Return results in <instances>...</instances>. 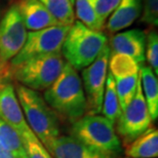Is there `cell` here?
<instances>
[{
    "instance_id": "9",
    "label": "cell",
    "mask_w": 158,
    "mask_h": 158,
    "mask_svg": "<svg viewBox=\"0 0 158 158\" xmlns=\"http://www.w3.org/2000/svg\"><path fill=\"white\" fill-rule=\"evenodd\" d=\"M27 34L17 5H11L0 19V63L6 70L10 61L24 46Z\"/></svg>"
},
{
    "instance_id": "23",
    "label": "cell",
    "mask_w": 158,
    "mask_h": 158,
    "mask_svg": "<svg viewBox=\"0 0 158 158\" xmlns=\"http://www.w3.org/2000/svg\"><path fill=\"white\" fill-rule=\"evenodd\" d=\"M145 60H147L149 67L154 74H158V35L156 31H151L146 36V49Z\"/></svg>"
},
{
    "instance_id": "18",
    "label": "cell",
    "mask_w": 158,
    "mask_h": 158,
    "mask_svg": "<svg viewBox=\"0 0 158 158\" xmlns=\"http://www.w3.org/2000/svg\"><path fill=\"white\" fill-rule=\"evenodd\" d=\"M101 113L104 117L110 120L114 125L121 114V108H120L117 93H116L115 80L109 72L107 74L105 93H104Z\"/></svg>"
},
{
    "instance_id": "10",
    "label": "cell",
    "mask_w": 158,
    "mask_h": 158,
    "mask_svg": "<svg viewBox=\"0 0 158 158\" xmlns=\"http://www.w3.org/2000/svg\"><path fill=\"white\" fill-rule=\"evenodd\" d=\"M0 118L11 126L24 141L37 139L25 119L15 86L8 78H2L0 81Z\"/></svg>"
},
{
    "instance_id": "13",
    "label": "cell",
    "mask_w": 158,
    "mask_h": 158,
    "mask_svg": "<svg viewBox=\"0 0 158 158\" xmlns=\"http://www.w3.org/2000/svg\"><path fill=\"white\" fill-rule=\"evenodd\" d=\"M15 5L25 27L29 32L60 24L39 0H19Z\"/></svg>"
},
{
    "instance_id": "4",
    "label": "cell",
    "mask_w": 158,
    "mask_h": 158,
    "mask_svg": "<svg viewBox=\"0 0 158 158\" xmlns=\"http://www.w3.org/2000/svg\"><path fill=\"white\" fill-rule=\"evenodd\" d=\"M66 61L61 52L39 56L8 67V76L35 91L47 89L59 77Z\"/></svg>"
},
{
    "instance_id": "29",
    "label": "cell",
    "mask_w": 158,
    "mask_h": 158,
    "mask_svg": "<svg viewBox=\"0 0 158 158\" xmlns=\"http://www.w3.org/2000/svg\"><path fill=\"white\" fill-rule=\"evenodd\" d=\"M71 2H72V3H73V4H74V0H71Z\"/></svg>"
},
{
    "instance_id": "28",
    "label": "cell",
    "mask_w": 158,
    "mask_h": 158,
    "mask_svg": "<svg viewBox=\"0 0 158 158\" xmlns=\"http://www.w3.org/2000/svg\"><path fill=\"white\" fill-rule=\"evenodd\" d=\"M0 78H9L8 70H6V69L2 67L1 63H0Z\"/></svg>"
},
{
    "instance_id": "31",
    "label": "cell",
    "mask_w": 158,
    "mask_h": 158,
    "mask_svg": "<svg viewBox=\"0 0 158 158\" xmlns=\"http://www.w3.org/2000/svg\"><path fill=\"white\" fill-rule=\"evenodd\" d=\"M124 158H129V157H124Z\"/></svg>"
},
{
    "instance_id": "26",
    "label": "cell",
    "mask_w": 158,
    "mask_h": 158,
    "mask_svg": "<svg viewBox=\"0 0 158 158\" xmlns=\"http://www.w3.org/2000/svg\"><path fill=\"white\" fill-rule=\"evenodd\" d=\"M119 1L120 0H94V8L100 20L105 23L110 15L114 11Z\"/></svg>"
},
{
    "instance_id": "19",
    "label": "cell",
    "mask_w": 158,
    "mask_h": 158,
    "mask_svg": "<svg viewBox=\"0 0 158 158\" xmlns=\"http://www.w3.org/2000/svg\"><path fill=\"white\" fill-rule=\"evenodd\" d=\"M0 145L15 158H28L23 138L1 118H0Z\"/></svg>"
},
{
    "instance_id": "5",
    "label": "cell",
    "mask_w": 158,
    "mask_h": 158,
    "mask_svg": "<svg viewBox=\"0 0 158 158\" xmlns=\"http://www.w3.org/2000/svg\"><path fill=\"white\" fill-rule=\"evenodd\" d=\"M70 135L88 147L118 157L122 145L114 124L100 114H85L71 124Z\"/></svg>"
},
{
    "instance_id": "25",
    "label": "cell",
    "mask_w": 158,
    "mask_h": 158,
    "mask_svg": "<svg viewBox=\"0 0 158 158\" xmlns=\"http://www.w3.org/2000/svg\"><path fill=\"white\" fill-rule=\"evenodd\" d=\"M24 145L28 158H53L38 139L26 140L24 141Z\"/></svg>"
},
{
    "instance_id": "14",
    "label": "cell",
    "mask_w": 158,
    "mask_h": 158,
    "mask_svg": "<svg viewBox=\"0 0 158 158\" xmlns=\"http://www.w3.org/2000/svg\"><path fill=\"white\" fill-rule=\"evenodd\" d=\"M142 6L143 0H120L108 18L107 30L110 33H116L129 27L140 17Z\"/></svg>"
},
{
    "instance_id": "24",
    "label": "cell",
    "mask_w": 158,
    "mask_h": 158,
    "mask_svg": "<svg viewBox=\"0 0 158 158\" xmlns=\"http://www.w3.org/2000/svg\"><path fill=\"white\" fill-rule=\"evenodd\" d=\"M142 21L150 26L158 25V0H143Z\"/></svg>"
},
{
    "instance_id": "6",
    "label": "cell",
    "mask_w": 158,
    "mask_h": 158,
    "mask_svg": "<svg viewBox=\"0 0 158 158\" xmlns=\"http://www.w3.org/2000/svg\"><path fill=\"white\" fill-rule=\"evenodd\" d=\"M152 122L147 104L142 93L140 80L132 100L121 111V114L115 123L116 134L122 146L126 147L139 135L150 128Z\"/></svg>"
},
{
    "instance_id": "16",
    "label": "cell",
    "mask_w": 158,
    "mask_h": 158,
    "mask_svg": "<svg viewBox=\"0 0 158 158\" xmlns=\"http://www.w3.org/2000/svg\"><path fill=\"white\" fill-rule=\"evenodd\" d=\"M141 87L152 121L158 119V80L149 66H141Z\"/></svg>"
},
{
    "instance_id": "27",
    "label": "cell",
    "mask_w": 158,
    "mask_h": 158,
    "mask_svg": "<svg viewBox=\"0 0 158 158\" xmlns=\"http://www.w3.org/2000/svg\"><path fill=\"white\" fill-rule=\"evenodd\" d=\"M0 158H15V157L0 145Z\"/></svg>"
},
{
    "instance_id": "2",
    "label": "cell",
    "mask_w": 158,
    "mask_h": 158,
    "mask_svg": "<svg viewBox=\"0 0 158 158\" xmlns=\"http://www.w3.org/2000/svg\"><path fill=\"white\" fill-rule=\"evenodd\" d=\"M15 89L28 125L47 150L61 135V119L38 91L21 84L15 85Z\"/></svg>"
},
{
    "instance_id": "3",
    "label": "cell",
    "mask_w": 158,
    "mask_h": 158,
    "mask_svg": "<svg viewBox=\"0 0 158 158\" xmlns=\"http://www.w3.org/2000/svg\"><path fill=\"white\" fill-rule=\"evenodd\" d=\"M107 44L108 38L103 32L88 29L75 21L65 37L61 53L66 62L79 71L94 63Z\"/></svg>"
},
{
    "instance_id": "7",
    "label": "cell",
    "mask_w": 158,
    "mask_h": 158,
    "mask_svg": "<svg viewBox=\"0 0 158 158\" xmlns=\"http://www.w3.org/2000/svg\"><path fill=\"white\" fill-rule=\"evenodd\" d=\"M71 25H56L38 31H30L20 52L11 60L8 67L39 56L61 52L63 42Z\"/></svg>"
},
{
    "instance_id": "1",
    "label": "cell",
    "mask_w": 158,
    "mask_h": 158,
    "mask_svg": "<svg viewBox=\"0 0 158 158\" xmlns=\"http://www.w3.org/2000/svg\"><path fill=\"white\" fill-rule=\"evenodd\" d=\"M43 99L60 119L70 124L86 114V99L81 77L67 62L56 81L44 90Z\"/></svg>"
},
{
    "instance_id": "21",
    "label": "cell",
    "mask_w": 158,
    "mask_h": 158,
    "mask_svg": "<svg viewBox=\"0 0 158 158\" xmlns=\"http://www.w3.org/2000/svg\"><path fill=\"white\" fill-rule=\"evenodd\" d=\"M50 15L62 25L70 26L75 22L74 4L71 0H39Z\"/></svg>"
},
{
    "instance_id": "22",
    "label": "cell",
    "mask_w": 158,
    "mask_h": 158,
    "mask_svg": "<svg viewBox=\"0 0 158 158\" xmlns=\"http://www.w3.org/2000/svg\"><path fill=\"white\" fill-rule=\"evenodd\" d=\"M114 80H115L116 93H117L119 105L122 111L131 103L135 91H137L139 81H140V73L125 78L114 79Z\"/></svg>"
},
{
    "instance_id": "12",
    "label": "cell",
    "mask_w": 158,
    "mask_h": 158,
    "mask_svg": "<svg viewBox=\"0 0 158 158\" xmlns=\"http://www.w3.org/2000/svg\"><path fill=\"white\" fill-rule=\"evenodd\" d=\"M53 158H117L88 147L71 135H60L47 149Z\"/></svg>"
},
{
    "instance_id": "11",
    "label": "cell",
    "mask_w": 158,
    "mask_h": 158,
    "mask_svg": "<svg viewBox=\"0 0 158 158\" xmlns=\"http://www.w3.org/2000/svg\"><path fill=\"white\" fill-rule=\"evenodd\" d=\"M112 52H119L131 56L140 66L145 63L146 34L139 29H131L117 33L112 37L109 44Z\"/></svg>"
},
{
    "instance_id": "30",
    "label": "cell",
    "mask_w": 158,
    "mask_h": 158,
    "mask_svg": "<svg viewBox=\"0 0 158 158\" xmlns=\"http://www.w3.org/2000/svg\"><path fill=\"white\" fill-rule=\"evenodd\" d=\"M1 79H2V78H0V81H1Z\"/></svg>"
},
{
    "instance_id": "20",
    "label": "cell",
    "mask_w": 158,
    "mask_h": 158,
    "mask_svg": "<svg viewBox=\"0 0 158 158\" xmlns=\"http://www.w3.org/2000/svg\"><path fill=\"white\" fill-rule=\"evenodd\" d=\"M74 15L78 19V22L83 24L88 29L102 32L105 23L100 20L97 14L94 0H74Z\"/></svg>"
},
{
    "instance_id": "8",
    "label": "cell",
    "mask_w": 158,
    "mask_h": 158,
    "mask_svg": "<svg viewBox=\"0 0 158 158\" xmlns=\"http://www.w3.org/2000/svg\"><path fill=\"white\" fill-rule=\"evenodd\" d=\"M109 56L110 47L107 44L94 63L82 70L81 81L86 99L87 114H101L108 74Z\"/></svg>"
},
{
    "instance_id": "17",
    "label": "cell",
    "mask_w": 158,
    "mask_h": 158,
    "mask_svg": "<svg viewBox=\"0 0 158 158\" xmlns=\"http://www.w3.org/2000/svg\"><path fill=\"white\" fill-rule=\"evenodd\" d=\"M109 73L114 79L125 78L140 73L141 66L131 56L119 52H112L110 50L108 60Z\"/></svg>"
},
{
    "instance_id": "15",
    "label": "cell",
    "mask_w": 158,
    "mask_h": 158,
    "mask_svg": "<svg viewBox=\"0 0 158 158\" xmlns=\"http://www.w3.org/2000/svg\"><path fill=\"white\" fill-rule=\"evenodd\" d=\"M125 155L129 158H157L158 131L151 126L125 147Z\"/></svg>"
}]
</instances>
